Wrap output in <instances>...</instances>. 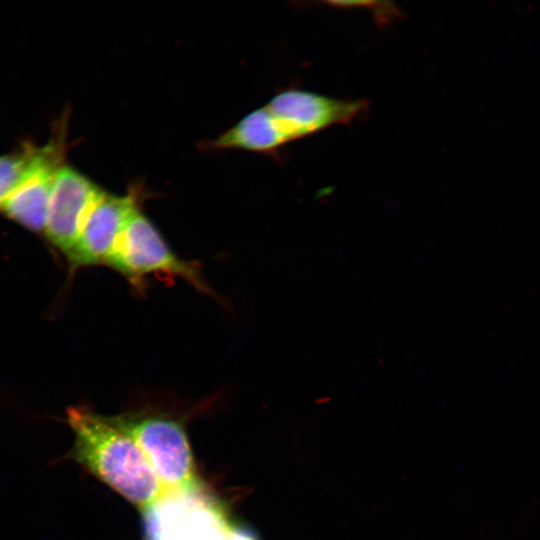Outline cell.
Masks as SVG:
<instances>
[{
	"label": "cell",
	"instance_id": "obj_7",
	"mask_svg": "<svg viewBox=\"0 0 540 540\" xmlns=\"http://www.w3.org/2000/svg\"><path fill=\"white\" fill-rule=\"evenodd\" d=\"M136 192L123 196L104 192L88 214L74 247L66 255L70 271L106 263L120 235L140 212Z\"/></svg>",
	"mask_w": 540,
	"mask_h": 540
},
{
	"label": "cell",
	"instance_id": "obj_6",
	"mask_svg": "<svg viewBox=\"0 0 540 540\" xmlns=\"http://www.w3.org/2000/svg\"><path fill=\"white\" fill-rule=\"evenodd\" d=\"M62 128L55 138L38 146L28 174L0 206L8 217L35 232L45 231L54 182L64 166L66 141Z\"/></svg>",
	"mask_w": 540,
	"mask_h": 540
},
{
	"label": "cell",
	"instance_id": "obj_4",
	"mask_svg": "<svg viewBox=\"0 0 540 540\" xmlns=\"http://www.w3.org/2000/svg\"><path fill=\"white\" fill-rule=\"evenodd\" d=\"M142 513L144 540H224L234 526L220 502L199 486L163 494Z\"/></svg>",
	"mask_w": 540,
	"mask_h": 540
},
{
	"label": "cell",
	"instance_id": "obj_9",
	"mask_svg": "<svg viewBox=\"0 0 540 540\" xmlns=\"http://www.w3.org/2000/svg\"><path fill=\"white\" fill-rule=\"evenodd\" d=\"M38 146L26 143L13 153L0 156V206L28 174Z\"/></svg>",
	"mask_w": 540,
	"mask_h": 540
},
{
	"label": "cell",
	"instance_id": "obj_10",
	"mask_svg": "<svg viewBox=\"0 0 540 540\" xmlns=\"http://www.w3.org/2000/svg\"><path fill=\"white\" fill-rule=\"evenodd\" d=\"M326 4L338 9H369L380 25H388L402 16L396 5L387 1H329Z\"/></svg>",
	"mask_w": 540,
	"mask_h": 540
},
{
	"label": "cell",
	"instance_id": "obj_11",
	"mask_svg": "<svg viewBox=\"0 0 540 540\" xmlns=\"http://www.w3.org/2000/svg\"><path fill=\"white\" fill-rule=\"evenodd\" d=\"M224 540H259L258 537L249 529L233 526Z\"/></svg>",
	"mask_w": 540,
	"mask_h": 540
},
{
	"label": "cell",
	"instance_id": "obj_1",
	"mask_svg": "<svg viewBox=\"0 0 540 540\" xmlns=\"http://www.w3.org/2000/svg\"><path fill=\"white\" fill-rule=\"evenodd\" d=\"M369 111L365 99H343L298 87L278 91L217 140L221 149L276 156L294 141L336 125H349Z\"/></svg>",
	"mask_w": 540,
	"mask_h": 540
},
{
	"label": "cell",
	"instance_id": "obj_5",
	"mask_svg": "<svg viewBox=\"0 0 540 540\" xmlns=\"http://www.w3.org/2000/svg\"><path fill=\"white\" fill-rule=\"evenodd\" d=\"M114 418L142 450L163 494L199 486L191 448L180 421L159 414Z\"/></svg>",
	"mask_w": 540,
	"mask_h": 540
},
{
	"label": "cell",
	"instance_id": "obj_2",
	"mask_svg": "<svg viewBox=\"0 0 540 540\" xmlns=\"http://www.w3.org/2000/svg\"><path fill=\"white\" fill-rule=\"evenodd\" d=\"M67 422L74 434L69 459L141 510L163 495L142 450L114 417L72 407L67 410Z\"/></svg>",
	"mask_w": 540,
	"mask_h": 540
},
{
	"label": "cell",
	"instance_id": "obj_8",
	"mask_svg": "<svg viewBox=\"0 0 540 540\" xmlns=\"http://www.w3.org/2000/svg\"><path fill=\"white\" fill-rule=\"evenodd\" d=\"M104 192L69 166L58 172L52 189L45 233L50 242L68 254L83 224Z\"/></svg>",
	"mask_w": 540,
	"mask_h": 540
},
{
	"label": "cell",
	"instance_id": "obj_3",
	"mask_svg": "<svg viewBox=\"0 0 540 540\" xmlns=\"http://www.w3.org/2000/svg\"><path fill=\"white\" fill-rule=\"evenodd\" d=\"M105 265L122 274L136 288H141L147 276L163 275L182 278L198 290L211 293L199 265L176 255L141 212L128 223Z\"/></svg>",
	"mask_w": 540,
	"mask_h": 540
}]
</instances>
